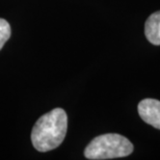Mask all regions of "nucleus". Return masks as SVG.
<instances>
[{
	"instance_id": "20e7f679",
	"label": "nucleus",
	"mask_w": 160,
	"mask_h": 160,
	"mask_svg": "<svg viewBox=\"0 0 160 160\" xmlns=\"http://www.w3.org/2000/svg\"><path fill=\"white\" fill-rule=\"evenodd\" d=\"M145 34L151 44L160 45V11L152 14L146 21Z\"/></svg>"
},
{
	"instance_id": "f03ea898",
	"label": "nucleus",
	"mask_w": 160,
	"mask_h": 160,
	"mask_svg": "<svg viewBox=\"0 0 160 160\" xmlns=\"http://www.w3.org/2000/svg\"><path fill=\"white\" fill-rule=\"evenodd\" d=\"M133 149L132 142L125 136L107 133L95 137L85 148L84 156L92 160L121 158L130 155Z\"/></svg>"
},
{
	"instance_id": "f257e3e1",
	"label": "nucleus",
	"mask_w": 160,
	"mask_h": 160,
	"mask_svg": "<svg viewBox=\"0 0 160 160\" xmlns=\"http://www.w3.org/2000/svg\"><path fill=\"white\" fill-rule=\"evenodd\" d=\"M68 129V117L62 108H54L37 121L31 142L39 152H48L62 145Z\"/></svg>"
},
{
	"instance_id": "7ed1b4c3",
	"label": "nucleus",
	"mask_w": 160,
	"mask_h": 160,
	"mask_svg": "<svg viewBox=\"0 0 160 160\" xmlns=\"http://www.w3.org/2000/svg\"><path fill=\"white\" fill-rule=\"evenodd\" d=\"M138 113L147 124L160 130V101L151 98L140 101Z\"/></svg>"
},
{
	"instance_id": "39448f33",
	"label": "nucleus",
	"mask_w": 160,
	"mask_h": 160,
	"mask_svg": "<svg viewBox=\"0 0 160 160\" xmlns=\"http://www.w3.org/2000/svg\"><path fill=\"white\" fill-rule=\"evenodd\" d=\"M11 25L6 20L0 18V50L11 38Z\"/></svg>"
}]
</instances>
